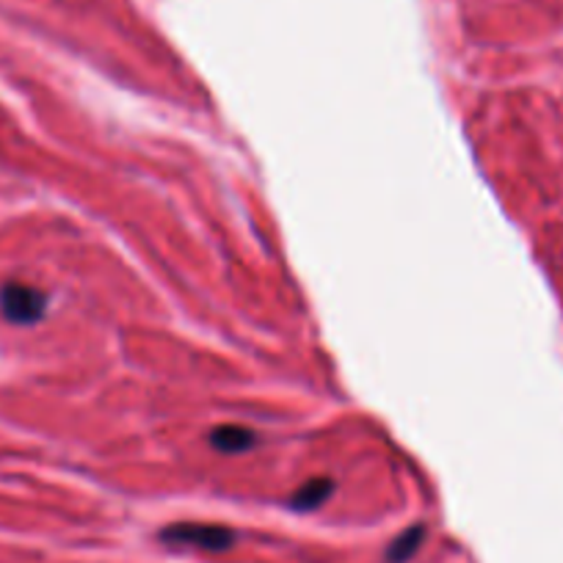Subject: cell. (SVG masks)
Wrapping results in <instances>:
<instances>
[{"label": "cell", "instance_id": "obj_1", "mask_svg": "<svg viewBox=\"0 0 563 563\" xmlns=\"http://www.w3.org/2000/svg\"><path fill=\"white\" fill-rule=\"evenodd\" d=\"M47 296L42 290L23 285V282H7L0 285V316L14 327H34L45 318Z\"/></svg>", "mask_w": 563, "mask_h": 563}, {"label": "cell", "instance_id": "obj_2", "mask_svg": "<svg viewBox=\"0 0 563 563\" xmlns=\"http://www.w3.org/2000/svg\"><path fill=\"white\" fill-rule=\"evenodd\" d=\"M161 541L175 547H194V550H208V552H221L230 550L235 533L221 525H199V522H180L169 525V528L161 530Z\"/></svg>", "mask_w": 563, "mask_h": 563}, {"label": "cell", "instance_id": "obj_3", "mask_svg": "<svg viewBox=\"0 0 563 563\" xmlns=\"http://www.w3.org/2000/svg\"><path fill=\"white\" fill-rule=\"evenodd\" d=\"M210 445L221 453H243L257 445V434L243 426H219L210 431Z\"/></svg>", "mask_w": 563, "mask_h": 563}, {"label": "cell", "instance_id": "obj_4", "mask_svg": "<svg viewBox=\"0 0 563 563\" xmlns=\"http://www.w3.org/2000/svg\"><path fill=\"white\" fill-rule=\"evenodd\" d=\"M332 492H334L332 478H312V481H307L299 492H296L294 500H290V506H294L296 511H316V508H321L323 503L329 500V495H332Z\"/></svg>", "mask_w": 563, "mask_h": 563}, {"label": "cell", "instance_id": "obj_5", "mask_svg": "<svg viewBox=\"0 0 563 563\" xmlns=\"http://www.w3.org/2000/svg\"><path fill=\"white\" fill-rule=\"evenodd\" d=\"M422 536H426V528H422V525H417V528H409L406 533H400L398 539L389 544L387 561L389 563H406V561H409V558L417 552V547H420Z\"/></svg>", "mask_w": 563, "mask_h": 563}]
</instances>
